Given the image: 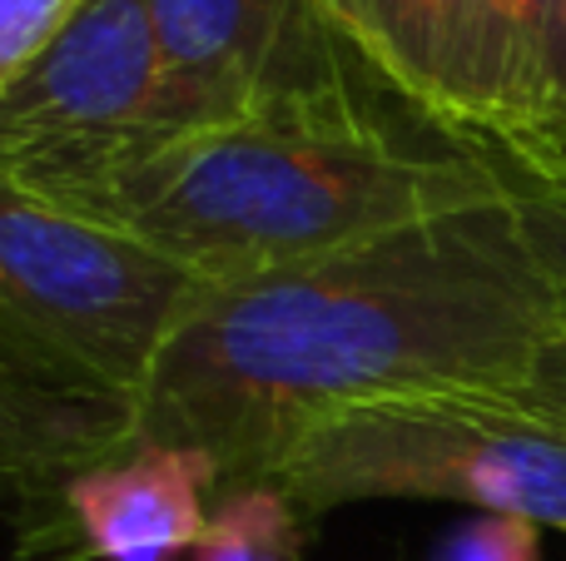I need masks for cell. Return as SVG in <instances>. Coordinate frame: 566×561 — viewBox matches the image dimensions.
I'll use <instances>...</instances> for the list:
<instances>
[{
    "instance_id": "7c38bea8",
    "label": "cell",
    "mask_w": 566,
    "mask_h": 561,
    "mask_svg": "<svg viewBox=\"0 0 566 561\" xmlns=\"http://www.w3.org/2000/svg\"><path fill=\"white\" fill-rule=\"evenodd\" d=\"M502 174H507V199L522 219V234H527L532 254H537L552 294H557L562 324H566V179L522 174V169H512L507 159H502Z\"/></svg>"
},
{
    "instance_id": "ba28073f",
    "label": "cell",
    "mask_w": 566,
    "mask_h": 561,
    "mask_svg": "<svg viewBox=\"0 0 566 561\" xmlns=\"http://www.w3.org/2000/svg\"><path fill=\"white\" fill-rule=\"evenodd\" d=\"M214 512V467L189 447L135 443L80 473L30 557L189 561Z\"/></svg>"
},
{
    "instance_id": "4fadbf2b",
    "label": "cell",
    "mask_w": 566,
    "mask_h": 561,
    "mask_svg": "<svg viewBox=\"0 0 566 561\" xmlns=\"http://www.w3.org/2000/svg\"><path fill=\"white\" fill-rule=\"evenodd\" d=\"M85 0H0V99Z\"/></svg>"
},
{
    "instance_id": "3957f363",
    "label": "cell",
    "mask_w": 566,
    "mask_h": 561,
    "mask_svg": "<svg viewBox=\"0 0 566 561\" xmlns=\"http://www.w3.org/2000/svg\"><path fill=\"white\" fill-rule=\"evenodd\" d=\"M269 483L308 522L348 502L412 497L566 532V417L517 388L388 398L303 433Z\"/></svg>"
},
{
    "instance_id": "30bf717a",
    "label": "cell",
    "mask_w": 566,
    "mask_h": 561,
    "mask_svg": "<svg viewBox=\"0 0 566 561\" xmlns=\"http://www.w3.org/2000/svg\"><path fill=\"white\" fill-rule=\"evenodd\" d=\"M378 85L432 129L468 145L478 0H318Z\"/></svg>"
},
{
    "instance_id": "9c48e42d",
    "label": "cell",
    "mask_w": 566,
    "mask_h": 561,
    "mask_svg": "<svg viewBox=\"0 0 566 561\" xmlns=\"http://www.w3.org/2000/svg\"><path fill=\"white\" fill-rule=\"evenodd\" d=\"M468 145L566 179V0H478Z\"/></svg>"
},
{
    "instance_id": "5b68a950",
    "label": "cell",
    "mask_w": 566,
    "mask_h": 561,
    "mask_svg": "<svg viewBox=\"0 0 566 561\" xmlns=\"http://www.w3.org/2000/svg\"><path fill=\"white\" fill-rule=\"evenodd\" d=\"M165 109L155 0H85L0 99V169L30 189L155 145Z\"/></svg>"
},
{
    "instance_id": "5bb4252c",
    "label": "cell",
    "mask_w": 566,
    "mask_h": 561,
    "mask_svg": "<svg viewBox=\"0 0 566 561\" xmlns=\"http://www.w3.org/2000/svg\"><path fill=\"white\" fill-rule=\"evenodd\" d=\"M542 527L522 517H478L458 527L442 547V561H542Z\"/></svg>"
},
{
    "instance_id": "277c9868",
    "label": "cell",
    "mask_w": 566,
    "mask_h": 561,
    "mask_svg": "<svg viewBox=\"0 0 566 561\" xmlns=\"http://www.w3.org/2000/svg\"><path fill=\"white\" fill-rule=\"evenodd\" d=\"M209 284L0 169V324L139 407L159 348Z\"/></svg>"
},
{
    "instance_id": "9a60e30c",
    "label": "cell",
    "mask_w": 566,
    "mask_h": 561,
    "mask_svg": "<svg viewBox=\"0 0 566 561\" xmlns=\"http://www.w3.org/2000/svg\"><path fill=\"white\" fill-rule=\"evenodd\" d=\"M527 403H537L542 413L552 417H566V328L547 343V353L537 358V368H532V378L517 388Z\"/></svg>"
},
{
    "instance_id": "8fae6325",
    "label": "cell",
    "mask_w": 566,
    "mask_h": 561,
    "mask_svg": "<svg viewBox=\"0 0 566 561\" xmlns=\"http://www.w3.org/2000/svg\"><path fill=\"white\" fill-rule=\"evenodd\" d=\"M308 517L274 483H254L214 497L209 527L189 561H303Z\"/></svg>"
},
{
    "instance_id": "7a4b0ae2",
    "label": "cell",
    "mask_w": 566,
    "mask_h": 561,
    "mask_svg": "<svg viewBox=\"0 0 566 561\" xmlns=\"http://www.w3.org/2000/svg\"><path fill=\"white\" fill-rule=\"evenodd\" d=\"M348 65L363 60L343 55L229 125L159 139L35 194L119 229L209 288L507 199L492 149L382 119Z\"/></svg>"
},
{
    "instance_id": "8992f818",
    "label": "cell",
    "mask_w": 566,
    "mask_h": 561,
    "mask_svg": "<svg viewBox=\"0 0 566 561\" xmlns=\"http://www.w3.org/2000/svg\"><path fill=\"white\" fill-rule=\"evenodd\" d=\"M165 109L159 139L229 125L353 45L318 0H155Z\"/></svg>"
},
{
    "instance_id": "6da1fadb",
    "label": "cell",
    "mask_w": 566,
    "mask_h": 561,
    "mask_svg": "<svg viewBox=\"0 0 566 561\" xmlns=\"http://www.w3.org/2000/svg\"><path fill=\"white\" fill-rule=\"evenodd\" d=\"M512 199L205 288L159 348L135 443L189 447L214 497L269 483L303 433L412 393H512L562 334Z\"/></svg>"
},
{
    "instance_id": "52a82bcc",
    "label": "cell",
    "mask_w": 566,
    "mask_h": 561,
    "mask_svg": "<svg viewBox=\"0 0 566 561\" xmlns=\"http://www.w3.org/2000/svg\"><path fill=\"white\" fill-rule=\"evenodd\" d=\"M139 407L0 324V517L35 547L80 473L135 447Z\"/></svg>"
}]
</instances>
